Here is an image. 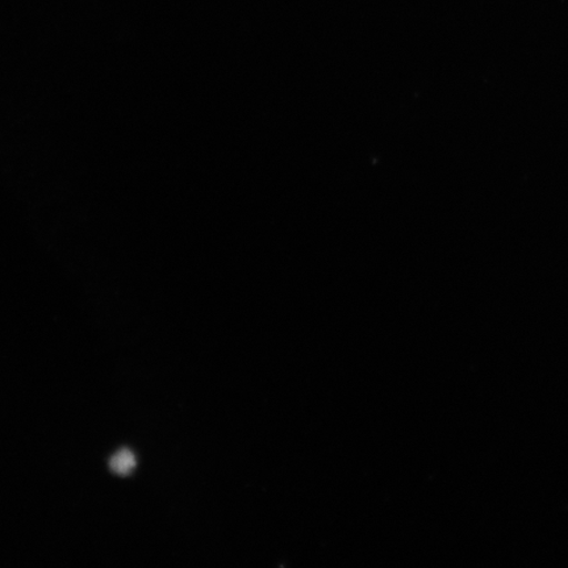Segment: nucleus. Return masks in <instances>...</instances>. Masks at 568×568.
Returning <instances> with one entry per match:
<instances>
[{"mask_svg":"<svg viewBox=\"0 0 568 568\" xmlns=\"http://www.w3.org/2000/svg\"><path fill=\"white\" fill-rule=\"evenodd\" d=\"M111 470L119 475H126L136 467V457L131 450H120L110 460Z\"/></svg>","mask_w":568,"mask_h":568,"instance_id":"f257e3e1","label":"nucleus"}]
</instances>
